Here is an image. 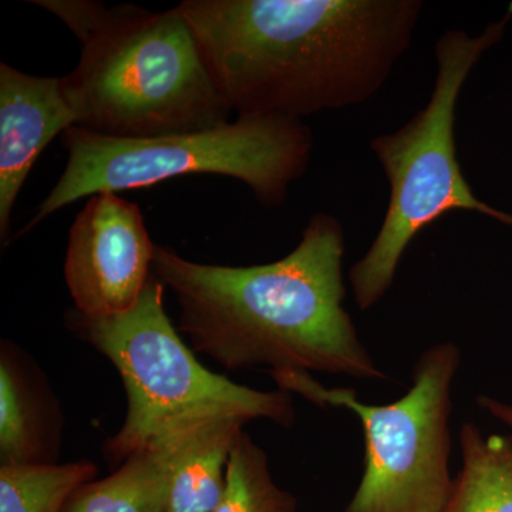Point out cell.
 I'll list each match as a JSON object with an SVG mask.
<instances>
[{
    "label": "cell",
    "instance_id": "cell-1",
    "mask_svg": "<svg viewBox=\"0 0 512 512\" xmlns=\"http://www.w3.org/2000/svg\"><path fill=\"white\" fill-rule=\"evenodd\" d=\"M237 117L301 120L372 99L407 52L420 0H185Z\"/></svg>",
    "mask_w": 512,
    "mask_h": 512
},
{
    "label": "cell",
    "instance_id": "cell-2",
    "mask_svg": "<svg viewBox=\"0 0 512 512\" xmlns=\"http://www.w3.org/2000/svg\"><path fill=\"white\" fill-rule=\"evenodd\" d=\"M343 256L342 225L319 212L271 264H200L157 245L153 275L174 293L191 349L224 369L386 379L343 306Z\"/></svg>",
    "mask_w": 512,
    "mask_h": 512
},
{
    "label": "cell",
    "instance_id": "cell-3",
    "mask_svg": "<svg viewBox=\"0 0 512 512\" xmlns=\"http://www.w3.org/2000/svg\"><path fill=\"white\" fill-rule=\"evenodd\" d=\"M82 43L62 77L76 127L116 138L208 130L228 123L231 107L180 8L148 12L89 0H36Z\"/></svg>",
    "mask_w": 512,
    "mask_h": 512
},
{
    "label": "cell",
    "instance_id": "cell-4",
    "mask_svg": "<svg viewBox=\"0 0 512 512\" xmlns=\"http://www.w3.org/2000/svg\"><path fill=\"white\" fill-rule=\"evenodd\" d=\"M503 19L478 36L447 30L436 43L437 73L429 103L409 123L370 143L390 184L389 207L376 238L350 269L357 308H373L392 288L404 252L423 229L454 211L477 212L512 228V214L485 204L457 160L456 111L471 70L503 39Z\"/></svg>",
    "mask_w": 512,
    "mask_h": 512
},
{
    "label": "cell",
    "instance_id": "cell-5",
    "mask_svg": "<svg viewBox=\"0 0 512 512\" xmlns=\"http://www.w3.org/2000/svg\"><path fill=\"white\" fill-rule=\"evenodd\" d=\"M67 326L113 363L126 389V419L103 447L111 467L195 421L264 419L285 429L295 423L291 393L251 389L201 365L168 318L164 285L154 275L131 311L89 318L73 309Z\"/></svg>",
    "mask_w": 512,
    "mask_h": 512
},
{
    "label": "cell",
    "instance_id": "cell-6",
    "mask_svg": "<svg viewBox=\"0 0 512 512\" xmlns=\"http://www.w3.org/2000/svg\"><path fill=\"white\" fill-rule=\"evenodd\" d=\"M62 143L66 168L22 234L82 198L192 174L237 178L262 204L279 205L308 168L312 134L302 120L237 117L208 130L146 138L106 137L74 126Z\"/></svg>",
    "mask_w": 512,
    "mask_h": 512
},
{
    "label": "cell",
    "instance_id": "cell-7",
    "mask_svg": "<svg viewBox=\"0 0 512 512\" xmlns=\"http://www.w3.org/2000/svg\"><path fill=\"white\" fill-rule=\"evenodd\" d=\"M461 352L446 342L424 350L412 387L390 404H366L355 390L322 386L308 372H271L279 390L319 407L352 410L365 434V466L345 512H440L453 490L450 417Z\"/></svg>",
    "mask_w": 512,
    "mask_h": 512
},
{
    "label": "cell",
    "instance_id": "cell-8",
    "mask_svg": "<svg viewBox=\"0 0 512 512\" xmlns=\"http://www.w3.org/2000/svg\"><path fill=\"white\" fill-rule=\"evenodd\" d=\"M156 248L137 204L116 192L90 197L70 229L64 259L74 311L89 318L131 311L153 276Z\"/></svg>",
    "mask_w": 512,
    "mask_h": 512
},
{
    "label": "cell",
    "instance_id": "cell-9",
    "mask_svg": "<svg viewBox=\"0 0 512 512\" xmlns=\"http://www.w3.org/2000/svg\"><path fill=\"white\" fill-rule=\"evenodd\" d=\"M62 77H37L0 64V237L9 244L10 215L37 157L76 126Z\"/></svg>",
    "mask_w": 512,
    "mask_h": 512
},
{
    "label": "cell",
    "instance_id": "cell-10",
    "mask_svg": "<svg viewBox=\"0 0 512 512\" xmlns=\"http://www.w3.org/2000/svg\"><path fill=\"white\" fill-rule=\"evenodd\" d=\"M63 414L42 370L19 346H0V466L56 464Z\"/></svg>",
    "mask_w": 512,
    "mask_h": 512
},
{
    "label": "cell",
    "instance_id": "cell-11",
    "mask_svg": "<svg viewBox=\"0 0 512 512\" xmlns=\"http://www.w3.org/2000/svg\"><path fill=\"white\" fill-rule=\"evenodd\" d=\"M217 420L175 427L151 441L111 476L77 488L63 512H165L175 470Z\"/></svg>",
    "mask_w": 512,
    "mask_h": 512
},
{
    "label": "cell",
    "instance_id": "cell-12",
    "mask_svg": "<svg viewBox=\"0 0 512 512\" xmlns=\"http://www.w3.org/2000/svg\"><path fill=\"white\" fill-rule=\"evenodd\" d=\"M461 468L440 512H512V437L460 429Z\"/></svg>",
    "mask_w": 512,
    "mask_h": 512
},
{
    "label": "cell",
    "instance_id": "cell-13",
    "mask_svg": "<svg viewBox=\"0 0 512 512\" xmlns=\"http://www.w3.org/2000/svg\"><path fill=\"white\" fill-rule=\"evenodd\" d=\"M245 424L220 419L202 433L175 470L165 512H214L224 494L232 447Z\"/></svg>",
    "mask_w": 512,
    "mask_h": 512
},
{
    "label": "cell",
    "instance_id": "cell-14",
    "mask_svg": "<svg viewBox=\"0 0 512 512\" xmlns=\"http://www.w3.org/2000/svg\"><path fill=\"white\" fill-rule=\"evenodd\" d=\"M97 473L89 460L0 466V512H63L74 491Z\"/></svg>",
    "mask_w": 512,
    "mask_h": 512
},
{
    "label": "cell",
    "instance_id": "cell-15",
    "mask_svg": "<svg viewBox=\"0 0 512 512\" xmlns=\"http://www.w3.org/2000/svg\"><path fill=\"white\" fill-rule=\"evenodd\" d=\"M296 511L295 495L275 483L265 451L242 430L232 447L224 494L214 512Z\"/></svg>",
    "mask_w": 512,
    "mask_h": 512
},
{
    "label": "cell",
    "instance_id": "cell-16",
    "mask_svg": "<svg viewBox=\"0 0 512 512\" xmlns=\"http://www.w3.org/2000/svg\"><path fill=\"white\" fill-rule=\"evenodd\" d=\"M477 406L490 413L495 420H500L501 423L512 429V404L500 402V400L483 394V396L477 397Z\"/></svg>",
    "mask_w": 512,
    "mask_h": 512
}]
</instances>
